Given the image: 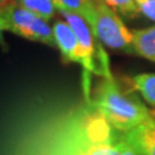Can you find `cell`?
<instances>
[{
  "label": "cell",
  "instance_id": "cell-1",
  "mask_svg": "<svg viewBox=\"0 0 155 155\" xmlns=\"http://www.w3.org/2000/svg\"><path fill=\"white\" fill-rule=\"evenodd\" d=\"M89 102L102 114L111 127L128 132L153 118L150 110L129 94L122 92L113 76L104 78Z\"/></svg>",
  "mask_w": 155,
  "mask_h": 155
},
{
  "label": "cell",
  "instance_id": "cell-2",
  "mask_svg": "<svg viewBox=\"0 0 155 155\" xmlns=\"http://www.w3.org/2000/svg\"><path fill=\"white\" fill-rule=\"evenodd\" d=\"M2 22L4 31L13 32L32 41L56 47L53 27L48 25V21L22 8L16 2H11L2 8Z\"/></svg>",
  "mask_w": 155,
  "mask_h": 155
},
{
  "label": "cell",
  "instance_id": "cell-3",
  "mask_svg": "<svg viewBox=\"0 0 155 155\" xmlns=\"http://www.w3.org/2000/svg\"><path fill=\"white\" fill-rule=\"evenodd\" d=\"M96 38L104 45L115 51L134 54L133 51V32H130L114 9L102 2L97 0L96 16L91 25Z\"/></svg>",
  "mask_w": 155,
  "mask_h": 155
},
{
  "label": "cell",
  "instance_id": "cell-4",
  "mask_svg": "<svg viewBox=\"0 0 155 155\" xmlns=\"http://www.w3.org/2000/svg\"><path fill=\"white\" fill-rule=\"evenodd\" d=\"M81 116L83 109H79L71 115L64 136L52 155H87V138L83 132Z\"/></svg>",
  "mask_w": 155,
  "mask_h": 155
},
{
  "label": "cell",
  "instance_id": "cell-5",
  "mask_svg": "<svg viewBox=\"0 0 155 155\" xmlns=\"http://www.w3.org/2000/svg\"><path fill=\"white\" fill-rule=\"evenodd\" d=\"M53 35H54L56 47L60 49L62 57L69 62H75L83 66V49L69 23L62 19H57L53 25Z\"/></svg>",
  "mask_w": 155,
  "mask_h": 155
},
{
  "label": "cell",
  "instance_id": "cell-6",
  "mask_svg": "<svg viewBox=\"0 0 155 155\" xmlns=\"http://www.w3.org/2000/svg\"><path fill=\"white\" fill-rule=\"evenodd\" d=\"M123 137L138 155H155V118L124 132Z\"/></svg>",
  "mask_w": 155,
  "mask_h": 155
},
{
  "label": "cell",
  "instance_id": "cell-7",
  "mask_svg": "<svg viewBox=\"0 0 155 155\" xmlns=\"http://www.w3.org/2000/svg\"><path fill=\"white\" fill-rule=\"evenodd\" d=\"M87 155H138L133 147L125 141V138L119 137L106 143L93 145L87 141Z\"/></svg>",
  "mask_w": 155,
  "mask_h": 155
},
{
  "label": "cell",
  "instance_id": "cell-8",
  "mask_svg": "<svg viewBox=\"0 0 155 155\" xmlns=\"http://www.w3.org/2000/svg\"><path fill=\"white\" fill-rule=\"evenodd\" d=\"M133 51L134 54L155 62V26L133 32Z\"/></svg>",
  "mask_w": 155,
  "mask_h": 155
},
{
  "label": "cell",
  "instance_id": "cell-9",
  "mask_svg": "<svg viewBox=\"0 0 155 155\" xmlns=\"http://www.w3.org/2000/svg\"><path fill=\"white\" fill-rule=\"evenodd\" d=\"M57 9H66L69 12L80 14L92 25L96 16L97 0H54Z\"/></svg>",
  "mask_w": 155,
  "mask_h": 155
},
{
  "label": "cell",
  "instance_id": "cell-10",
  "mask_svg": "<svg viewBox=\"0 0 155 155\" xmlns=\"http://www.w3.org/2000/svg\"><path fill=\"white\" fill-rule=\"evenodd\" d=\"M132 85L147 104L155 107V74L136 75L132 78Z\"/></svg>",
  "mask_w": 155,
  "mask_h": 155
},
{
  "label": "cell",
  "instance_id": "cell-11",
  "mask_svg": "<svg viewBox=\"0 0 155 155\" xmlns=\"http://www.w3.org/2000/svg\"><path fill=\"white\" fill-rule=\"evenodd\" d=\"M17 3L22 8L44 18L45 21L52 19L56 12H58L54 0H17Z\"/></svg>",
  "mask_w": 155,
  "mask_h": 155
},
{
  "label": "cell",
  "instance_id": "cell-12",
  "mask_svg": "<svg viewBox=\"0 0 155 155\" xmlns=\"http://www.w3.org/2000/svg\"><path fill=\"white\" fill-rule=\"evenodd\" d=\"M111 9H114L116 13H120L125 17H136L140 14V9L136 0H102Z\"/></svg>",
  "mask_w": 155,
  "mask_h": 155
},
{
  "label": "cell",
  "instance_id": "cell-13",
  "mask_svg": "<svg viewBox=\"0 0 155 155\" xmlns=\"http://www.w3.org/2000/svg\"><path fill=\"white\" fill-rule=\"evenodd\" d=\"M140 13H142L145 17L153 19L155 22V0H149V2H141L137 4Z\"/></svg>",
  "mask_w": 155,
  "mask_h": 155
},
{
  "label": "cell",
  "instance_id": "cell-14",
  "mask_svg": "<svg viewBox=\"0 0 155 155\" xmlns=\"http://www.w3.org/2000/svg\"><path fill=\"white\" fill-rule=\"evenodd\" d=\"M3 31H4V28H3V22H2V8H0V43H3Z\"/></svg>",
  "mask_w": 155,
  "mask_h": 155
},
{
  "label": "cell",
  "instance_id": "cell-15",
  "mask_svg": "<svg viewBox=\"0 0 155 155\" xmlns=\"http://www.w3.org/2000/svg\"><path fill=\"white\" fill-rule=\"evenodd\" d=\"M11 2H12V0H0V8H4L7 4H9Z\"/></svg>",
  "mask_w": 155,
  "mask_h": 155
},
{
  "label": "cell",
  "instance_id": "cell-16",
  "mask_svg": "<svg viewBox=\"0 0 155 155\" xmlns=\"http://www.w3.org/2000/svg\"><path fill=\"white\" fill-rule=\"evenodd\" d=\"M136 2H137V4H138V3H141V2H149V0H136Z\"/></svg>",
  "mask_w": 155,
  "mask_h": 155
}]
</instances>
